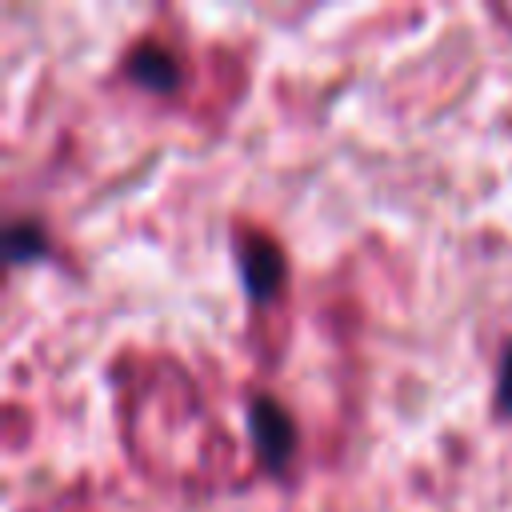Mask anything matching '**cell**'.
I'll use <instances>...</instances> for the list:
<instances>
[{
  "mask_svg": "<svg viewBox=\"0 0 512 512\" xmlns=\"http://www.w3.org/2000/svg\"><path fill=\"white\" fill-rule=\"evenodd\" d=\"M128 76L136 80V84H144V88H152V92H172L176 84H180V68H176V56L168 52V48H160V44H140V48H132V56H128Z\"/></svg>",
  "mask_w": 512,
  "mask_h": 512,
  "instance_id": "cell-3",
  "label": "cell"
},
{
  "mask_svg": "<svg viewBox=\"0 0 512 512\" xmlns=\"http://www.w3.org/2000/svg\"><path fill=\"white\" fill-rule=\"evenodd\" d=\"M240 276H244V288L252 300H272L284 280V256H280L276 240L252 232L240 244Z\"/></svg>",
  "mask_w": 512,
  "mask_h": 512,
  "instance_id": "cell-2",
  "label": "cell"
},
{
  "mask_svg": "<svg viewBox=\"0 0 512 512\" xmlns=\"http://www.w3.org/2000/svg\"><path fill=\"white\" fill-rule=\"evenodd\" d=\"M496 408L512 416V344L500 356V376H496Z\"/></svg>",
  "mask_w": 512,
  "mask_h": 512,
  "instance_id": "cell-5",
  "label": "cell"
},
{
  "mask_svg": "<svg viewBox=\"0 0 512 512\" xmlns=\"http://www.w3.org/2000/svg\"><path fill=\"white\" fill-rule=\"evenodd\" d=\"M248 432L256 444V456L264 460V468H284L296 452V424L292 416L280 408V400L272 396H252L248 400Z\"/></svg>",
  "mask_w": 512,
  "mask_h": 512,
  "instance_id": "cell-1",
  "label": "cell"
},
{
  "mask_svg": "<svg viewBox=\"0 0 512 512\" xmlns=\"http://www.w3.org/2000/svg\"><path fill=\"white\" fill-rule=\"evenodd\" d=\"M48 252V240L40 232V224H28V220H16L8 232H4V256L12 264H24V260H40Z\"/></svg>",
  "mask_w": 512,
  "mask_h": 512,
  "instance_id": "cell-4",
  "label": "cell"
}]
</instances>
